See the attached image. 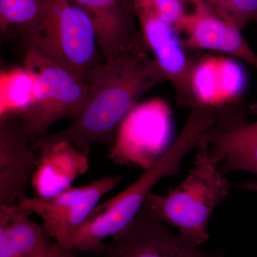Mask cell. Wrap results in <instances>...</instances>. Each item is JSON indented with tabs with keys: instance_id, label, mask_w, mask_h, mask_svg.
Masks as SVG:
<instances>
[{
	"instance_id": "1",
	"label": "cell",
	"mask_w": 257,
	"mask_h": 257,
	"mask_svg": "<svg viewBox=\"0 0 257 257\" xmlns=\"http://www.w3.org/2000/svg\"><path fill=\"white\" fill-rule=\"evenodd\" d=\"M141 45L139 40L114 60L94 67L88 74L89 94L84 110L65 130L37 140L35 151L67 141L87 157L93 144L112 146L118 126L139 99L167 80L156 60Z\"/></svg>"
},
{
	"instance_id": "2",
	"label": "cell",
	"mask_w": 257,
	"mask_h": 257,
	"mask_svg": "<svg viewBox=\"0 0 257 257\" xmlns=\"http://www.w3.org/2000/svg\"><path fill=\"white\" fill-rule=\"evenodd\" d=\"M217 118L215 106L199 104L191 106L187 122L175 143L128 188L94 208L74 236L71 250L95 253L104 239L124 229L161 179L179 173L181 163L189 152L198 148L207 150L208 135Z\"/></svg>"
},
{
	"instance_id": "3",
	"label": "cell",
	"mask_w": 257,
	"mask_h": 257,
	"mask_svg": "<svg viewBox=\"0 0 257 257\" xmlns=\"http://www.w3.org/2000/svg\"><path fill=\"white\" fill-rule=\"evenodd\" d=\"M26 49H32L87 83L101 55L90 18L74 0H41L36 18L20 28Z\"/></svg>"
},
{
	"instance_id": "4",
	"label": "cell",
	"mask_w": 257,
	"mask_h": 257,
	"mask_svg": "<svg viewBox=\"0 0 257 257\" xmlns=\"http://www.w3.org/2000/svg\"><path fill=\"white\" fill-rule=\"evenodd\" d=\"M218 165L207 150H202L180 185L165 195L150 194L147 199L161 220L175 226L179 234L199 245L209 239L211 214L231 188Z\"/></svg>"
},
{
	"instance_id": "5",
	"label": "cell",
	"mask_w": 257,
	"mask_h": 257,
	"mask_svg": "<svg viewBox=\"0 0 257 257\" xmlns=\"http://www.w3.org/2000/svg\"><path fill=\"white\" fill-rule=\"evenodd\" d=\"M24 67L35 79V98L33 105L18 116L30 143H36L56 121L80 116L87 104L89 86L32 49H26Z\"/></svg>"
},
{
	"instance_id": "6",
	"label": "cell",
	"mask_w": 257,
	"mask_h": 257,
	"mask_svg": "<svg viewBox=\"0 0 257 257\" xmlns=\"http://www.w3.org/2000/svg\"><path fill=\"white\" fill-rule=\"evenodd\" d=\"M121 176L96 179L91 183L65 189L48 196L20 198L18 204L28 214H36L51 238L67 249L101 198L121 182Z\"/></svg>"
},
{
	"instance_id": "7",
	"label": "cell",
	"mask_w": 257,
	"mask_h": 257,
	"mask_svg": "<svg viewBox=\"0 0 257 257\" xmlns=\"http://www.w3.org/2000/svg\"><path fill=\"white\" fill-rule=\"evenodd\" d=\"M95 254L102 257H224V252H204L199 244L168 229L148 202L131 222L103 243Z\"/></svg>"
},
{
	"instance_id": "8",
	"label": "cell",
	"mask_w": 257,
	"mask_h": 257,
	"mask_svg": "<svg viewBox=\"0 0 257 257\" xmlns=\"http://www.w3.org/2000/svg\"><path fill=\"white\" fill-rule=\"evenodd\" d=\"M134 7L144 41L175 88L177 104L191 107L195 104L192 77L197 62L186 55L178 31L160 14L155 0H134Z\"/></svg>"
},
{
	"instance_id": "9",
	"label": "cell",
	"mask_w": 257,
	"mask_h": 257,
	"mask_svg": "<svg viewBox=\"0 0 257 257\" xmlns=\"http://www.w3.org/2000/svg\"><path fill=\"white\" fill-rule=\"evenodd\" d=\"M170 116L168 106L160 99L135 106L118 126L109 157L123 163L139 154L160 151L168 139Z\"/></svg>"
},
{
	"instance_id": "10",
	"label": "cell",
	"mask_w": 257,
	"mask_h": 257,
	"mask_svg": "<svg viewBox=\"0 0 257 257\" xmlns=\"http://www.w3.org/2000/svg\"><path fill=\"white\" fill-rule=\"evenodd\" d=\"M18 115L0 116V205L18 204L41 164Z\"/></svg>"
},
{
	"instance_id": "11",
	"label": "cell",
	"mask_w": 257,
	"mask_h": 257,
	"mask_svg": "<svg viewBox=\"0 0 257 257\" xmlns=\"http://www.w3.org/2000/svg\"><path fill=\"white\" fill-rule=\"evenodd\" d=\"M187 1L192 5V11L186 12L177 28L185 35L186 46L224 52L245 61L257 70V55L241 30L216 16L202 0Z\"/></svg>"
},
{
	"instance_id": "12",
	"label": "cell",
	"mask_w": 257,
	"mask_h": 257,
	"mask_svg": "<svg viewBox=\"0 0 257 257\" xmlns=\"http://www.w3.org/2000/svg\"><path fill=\"white\" fill-rule=\"evenodd\" d=\"M94 25L104 62L130 50L138 42L135 35L134 0H74Z\"/></svg>"
},
{
	"instance_id": "13",
	"label": "cell",
	"mask_w": 257,
	"mask_h": 257,
	"mask_svg": "<svg viewBox=\"0 0 257 257\" xmlns=\"http://www.w3.org/2000/svg\"><path fill=\"white\" fill-rule=\"evenodd\" d=\"M243 117H218L207 137V150L218 162L223 175L234 171H246L257 175V140L243 134L240 124Z\"/></svg>"
},
{
	"instance_id": "14",
	"label": "cell",
	"mask_w": 257,
	"mask_h": 257,
	"mask_svg": "<svg viewBox=\"0 0 257 257\" xmlns=\"http://www.w3.org/2000/svg\"><path fill=\"white\" fill-rule=\"evenodd\" d=\"M30 215L18 204L0 205V257H38L52 244Z\"/></svg>"
},
{
	"instance_id": "15",
	"label": "cell",
	"mask_w": 257,
	"mask_h": 257,
	"mask_svg": "<svg viewBox=\"0 0 257 257\" xmlns=\"http://www.w3.org/2000/svg\"><path fill=\"white\" fill-rule=\"evenodd\" d=\"M35 98V79L26 67L2 69L0 116L23 114L33 105Z\"/></svg>"
},
{
	"instance_id": "16",
	"label": "cell",
	"mask_w": 257,
	"mask_h": 257,
	"mask_svg": "<svg viewBox=\"0 0 257 257\" xmlns=\"http://www.w3.org/2000/svg\"><path fill=\"white\" fill-rule=\"evenodd\" d=\"M216 16L242 30L251 22L257 23V0H202Z\"/></svg>"
},
{
	"instance_id": "17",
	"label": "cell",
	"mask_w": 257,
	"mask_h": 257,
	"mask_svg": "<svg viewBox=\"0 0 257 257\" xmlns=\"http://www.w3.org/2000/svg\"><path fill=\"white\" fill-rule=\"evenodd\" d=\"M41 0H0V29L2 33L10 27L20 28L31 23L38 14Z\"/></svg>"
},
{
	"instance_id": "18",
	"label": "cell",
	"mask_w": 257,
	"mask_h": 257,
	"mask_svg": "<svg viewBox=\"0 0 257 257\" xmlns=\"http://www.w3.org/2000/svg\"><path fill=\"white\" fill-rule=\"evenodd\" d=\"M160 14L177 29L186 14L182 0H155Z\"/></svg>"
},
{
	"instance_id": "19",
	"label": "cell",
	"mask_w": 257,
	"mask_h": 257,
	"mask_svg": "<svg viewBox=\"0 0 257 257\" xmlns=\"http://www.w3.org/2000/svg\"><path fill=\"white\" fill-rule=\"evenodd\" d=\"M38 257H78L72 250L67 249L57 242L52 243L50 247Z\"/></svg>"
},
{
	"instance_id": "20",
	"label": "cell",
	"mask_w": 257,
	"mask_h": 257,
	"mask_svg": "<svg viewBox=\"0 0 257 257\" xmlns=\"http://www.w3.org/2000/svg\"><path fill=\"white\" fill-rule=\"evenodd\" d=\"M239 127L243 134L257 140V121L251 124L243 121L240 124Z\"/></svg>"
},
{
	"instance_id": "21",
	"label": "cell",
	"mask_w": 257,
	"mask_h": 257,
	"mask_svg": "<svg viewBox=\"0 0 257 257\" xmlns=\"http://www.w3.org/2000/svg\"><path fill=\"white\" fill-rule=\"evenodd\" d=\"M241 189H247V190L253 191V192H257V181L255 182H247L244 184L239 186Z\"/></svg>"
}]
</instances>
